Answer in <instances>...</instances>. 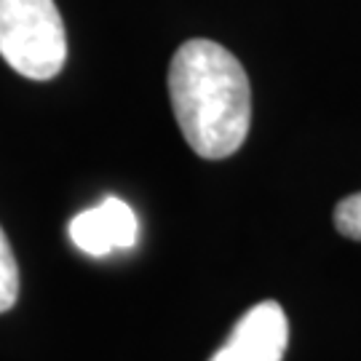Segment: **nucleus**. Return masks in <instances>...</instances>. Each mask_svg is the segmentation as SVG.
I'll use <instances>...</instances> for the list:
<instances>
[{"label": "nucleus", "instance_id": "f257e3e1", "mask_svg": "<svg viewBox=\"0 0 361 361\" xmlns=\"http://www.w3.org/2000/svg\"><path fill=\"white\" fill-rule=\"evenodd\" d=\"M169 99L185 142L209 161L238 153L252 123L244 65L207 38L185 40L169 65Z\"/></svg>", "mask_w": 361, "mask_h": 361}, {"label": "nucleus", "instance_id": "f03ea898", "mask_svg": "<svg viewBox=\"0 0 361 361\" xmlns=\"http://www.w3.org/2000/svg\"><path fill=\"white\" fill-rule=\"evenodd\" d=\"M0 56L32 80H51L67 62V35L54 0H0Z\"/></svg>", "mask_w": 361, "mask_h": 361}, {"label": "nucleus", "instance_id": "7ed1b4c3", "mask_svg": "<svg viewBox=\"0 0 361 361\" xmlns=\"http://www.w3.org/2000/svg\"><path fill=\"white\" fill-rule=\"evenodd\" d=\"M289 345V322L279 302L265 300L235 322L231 337L209 361H281Z\"/></svg>", "mask_w": 361, "mask_h": 361}, {"label": "nucleus", "instance_id": "20e7f679", "mask_svg": "<svg viewBox=\"0 0 361 361\" xmlns=\"http://www.w3.org/2000/svg\"><path fill=\"white\" fill-rule=\"evenodd\" d=\"M137 214L121 198H104L102 204L86 209L70 222L73 244L91 257H104L116 249H131L137 244Z\"/></svg>", "mask_w": 361, "mask_h": 361}, {"label": "nucleus", "instance_id": "39448f33", "mask_svg": "<svg viewBox=\"0 0 361 361\" xmlns=\"http://www.w3.org/2000/svg\"><path fill=\"white\" fill-rule=\"evenodd\" d=\"M16 300H19V265L6 233L0 228V313L11 310Z\"/></svg>", "mask_w": 361, "mask_h": 361}, {"label": "nucleus", "instance_id": "423d86ee", "mask_svg": "<svg viewBox=\"0 0 361 361\" xmlns=\"http://www.w3.org/2000/svg\"><path fill=\"white\" fill-rule=\"evenodd\" d=\"M335 228L350 241H361V193L343 198L335 207Z\"/></svg>", "mask_w": 361, "mask_h": 361}]
</instances>
